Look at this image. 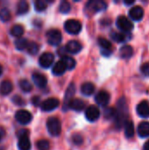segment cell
<instances>
[{"label": "cell", "mask_w": 149, "mask_h": 150, "mask_svg": "<svg viewBox=\"0 0 149 150\" xmlns=\"http://www.w3.org/2000/svg\"><path fill=\"white\" fill-rule=\"evenodd\" d=\"M128 107L126 101L124 98H120L118 102V109H117V116L115 118V126L117 128H121L125 126L127 120Z\"/></svg>", "instance_id": "6da1fadb"}, {"label": "cell", "mask_w": 149, "mask_h": 150, "mask_svg": "<svg viewBox=\"0 0 149 150\" xmlns=\"http://www.w3.org/2000/svg\"><path fill=\"white\" fill-rule=\"evenodd\" d=\"M47 128L48 133L52 136H59L61 132V121L55 117H51L47 120Z\"/></svg>", "instance_id": "7a4b0ae2"}, {"label": "cell", "mask_w": 149, "mask_h": 150, "mask_svg": "<svg viewBox=\"0 0 149 150\" xmlns=\"http://www.w3.org/2000/svg\"><path fill=\"white\" fill-rule=\"evenodd\" d=\"M64 28L66 32L69 34H78L82 30V24L76 19H68L64 24Z\"/></svg>", "instance_id": "3957f363"}, {"label": "cell", "mask_w": 149, "mask_h": 150, "mask_svg": "<svg viewBox=\"0 0 149 150\" xmlns=\"http://www.w3.org/2000/svg\"><path fill=\"white\" fill-rule=\"evenodd\" d=\"M47 42L52 46H58L62 40L61 33L57 29H51L47 32Z\"/></svg>", "instance_id": "277c9868"}, {"label": "cell", "mask_w": 149, "mask_h": 150, "mask_svg": "<svg viewBox=\"0 0 149 150\" xmlns=\"http://www.w3.org/2000/svg\"><path fill=\"white\" fill-rule=\"evenodd\" d=\"M118 28H119L123 33H129L133 28V24L125 16H119L116 21Z\"/></svg>", "instance_id": "5b68a950"}, {"label": "cell", "mask_w": 149, "mask_h": 150, "mask_svg": "<svg viewBox=\"0 0 149 150\" xmlns=\"http://www.w3.org/2000/svg\"><path fill=\"white\" fill-rule=\"evenodd\" d=\"M106 8H107V4L103 0L89 1L86 4V9L90 10V11H93V12L102 11L106 10Z\"/></svg>", "instance_id": "8992f818"}, {"label": "cell", "mask_w": 149, "mask_h": 150, "mask_svg": "<svg viewBox=\"0 0 149 150\" xmlns=\"http://www.w3.org/2000/svg\"><path fill=\"white\" fill-rule=\"evenodd\" d=\"M15 119L19 124L27 125V124H29L31 122V120L32 119V116L26 110H18L15 113Z\"/></svg>", "instance_id": "52a82bcc"}, {"label": "cell", "mask_w": 149, "mask_h": 150, "mask_svg": "<svg viewBox=\"0 0 149 150\" xmlns=\"http://www.w3.org/2000/svg\"><path fill=\"white\" fill-rule=\"evenodd\" d=\"M60 105V101L55 98H50L43 101L40 105V108L43 112H51L56 109Z\"/></svg>", "instance_id": "ba28073f"}, {"label": "cell", "mask_w": 149, "mask_h": 150, "mask_svg": "<svg viewBox=\"0 0 149 150\" xmlns=\"http://www.w3.org/2000/svg\"><path fill=\"white\" fill-rule=\"evenodd\" d=\"M100 117V111L98 109L97 106L96 105H90L86 108L85 110V118L90 121H96L97 120H98V118Z\"/></svg>", "instance_id": "9c48e42d"}, {"label": "cell", "mask_w": 149, "mask_h": 150, "mask_svg": "<svg viewBox=\"0 0 149 150\" xmlns=\"http://www.w3.org/2000/svg\"><path fill=\"white\" fill-rule=\"evenodd\" d=\"M54 56L52 53H49V52H46V53H43L40 56V59H39V63L40 65L44 68V69H47L49 68L53 63H54Z\"/></svg>", "instance_id": "30bf717a"}, {"label": "cell", "mask_w": 149, "mask_h": 150, "mask_svg": "<svg viewBox=\"0 0 149 150\" xmlns=\"http://www.w3.org/2000/svg\"><path fill=\"white\" fill-rule=\"evenodd\" d=\"M129 16H130V18L133 20H134V21H140L144 17V10L140 5L134 6V7H133L129 11Z\"/></svg>", "instance_id": "8fae6325"}, {"label": "cell", "mask_w": 149, "mask_h": 150, "mask_svg": "<svg viewBox=\"0 0 149 150\" xmlns=\"http://www.w3.org/2000/svg\"><path fill=\"white\" fill-rule=\"evenodd\" d=\"M110 98H111L110 94L107 91H99L95 97V100H96L97 104L101 105V106L107 105L109 104V102H110Z\"/></svg>", "instance_id": "7c38bea8"}, {"label": "cell", "mask_w": 149, "mask_h": 150, "mask_svg": "<svg viewBox=\"0 0 149 150\" xmlns=\"http://www.w3.org/2000/svg\"><path fill=\"white\" fill-rule=\"evenodd\" d=\"M76 92V86L74 83H70L69 86L68 87L66 93H65V98H64V107L63 110L67 111L68 107V104L69 102L73 99V96L75 95Z\"/></svg>", "instance_id": "4fadbf2b"}, {"label": "cell", "mask_w": 149, "mask_h": 150, "mask_svg": "<svg viewBox=\"0 0 149 150\" xmlns=\"http://www.w3.org/2000/svg\"><path fill=\"white\" fill-rule=\"evenodd\" d=\"M137 113L139 114V116L144 118V119H148L149 118V103L146 100L141 101L138 105H137Z\"/></svg>", "instance_id": "5bb4252c"}, {"label": "cell", "mask_w": 149, "mask_h": 150, "mask_svg": "<svg viewBox=\"0 0 149 150\" xmlns=\"http://www.w3.org/2000/svg\"><path fill=\"white\" fill-rule=\"evenodd\" d=\"M32 79L34 83V84L39 88H45L47 83V77L40 74V73H33L32 76Z\"/></svg>", "instance_id": "9a60e30c"}, {"label": "cell", "mask_w": 149, "mask_h": 150, "mask_svg": "<svg viewBox=\"0 0 149 150\" xmlns=\"http://www.w3.org/2000/svg\"><path fill=\"white\" fill-rule=\"evenodd\" d=\"M65 48H66L67 52H68L70 54H77L82 50L83 46L77 40H69L66 44Z\"/></svg>", "instance_id": "2e32d148"}, {"label": "cell", "mask_w": 149, "mask_h": 150, "mask_svg": "<svg viewBox=\"0 0 149 150\" xmlns=\"http://www.w3.org/2000/svg\"><path fill=\"white\" fill-rule=\"evenodd\" d=\"M67 69H67V66H66L65 62L62 60H60L54 65L52 72H53V74L54 76H61L66 72Z\"/></svg>", "instance_id": "e0dca14e"}, {"label": "cell", "mask_w": 149, "mask_h": 150, "mask_svg": "<svg viewBox=\"0 0 149 150\" xmlns=\"http://www.w3.org/2000/svg\"><path fill=\"white\" fill-rule=\"evenodd\" d=\"M68 108H70L76 112H81L85 108V103L82 99L73 98L68 104Z\"/></svg>", "instance_id": "ac0fdd59"}, {"label": "cell", "mask_w": 149, "mask_h": 150, "mask_svg": "<svg viewBox=\"0 0 149 150\" xmlns=\"http://www.w3.org/2000/svg\"><path fill=\"white\" fill-rule=\"evenodd\" d=\"M18 147L19 150H30L31 149V142L28 138V135H23L18 137Z\"/></svg>", "instance_id": "d6986e66"}, {"label": "cell", "mask_w": 149, "mask_h": 150, "mask_svg": "<svg viewBox=\"0 0 149 150\" xmlns=\"http://www.w3.org/2000/svg\"><path fill=\"white\" fill-rule=\"evenodd\" d=\"M12 89H13V85L9 80H4L0 83V94L3 96L10 94Z\"/></svg>", "instance_id": "ffe728a7"}, {"label": "cell", "mask_w": 149, "mask_h": 150, "mask_svg": "<svg viewBox=\"0 0 149 150\" xmlns=\"http://www.w3.org/2000/svg\"><path fill=\"white\" fill-rule=\"evenodd\" d=\"M138 134L141 138H146L149 136V122L143 121L138 127Z\"/></svg>", "instance_id": "44dd1931"}, {"label": "cell", "mask_w": 149, "mask_h": 150, "mask_svg": "<svg viewBox=\"0 0 149 150\" xmlns=\"http://www.w3.org/2000/svg\"><path fill=\"white\" fill-rule=\"evenodd\" d=\"M81 91L85 96H91L95 91V86L92 83L87 82L81 86Z\"/></svg>", "instance_id": "7402d4cb"}, {"label": "cell", "mask_w": 149, "mask_h": 150, "mask_svg": "<svg viewBox=\"0 0 149 150\" xmlns=\"http://www.w3.org/2000/svg\"><path fill=\"white\" fill-rule=\"evenodd\" d=\"M119 54L120 56L123 58V59H128L130 57L133 56V49L131 46L129 45H126V46H123L121 48H120V51H119Z\"/></svg>", "instance_id": "603a6c76"}, {"label": "cell", "mask_w": 149, "mask_h": 150, "mask_svg": "<svg viewBox=\"0 0 149 150\" xmlns=\"http://www.w3.org/2000/svg\"><path fill=\"white\" fill-rule=\"evenodd\" d=\"M111 38L114 41H116L118 43L124 42V41H126L127 40V36H126V33H118V32H115V31L111 33Z\"/></svg>", "instance_id": "cb8c5ba5"}, {"label": "cell", "mask_w": 149, "mask_h": 150, "mask_svg": "<svg viewBox=\"0 0 149 150\" xmlns=\"http://www.w3.org/2000/svg\"><path fill=\"white\" fill-rule=\"evenodd\" d=\"M125 128V134L127 138H132L134 135V126L133 123L131 120H127L124 126Z\"/></svg>", "instance_id": "d4e9b609"}, {"label": "cell", "mask_w": 149, "mask_h": 150, "mask_svg": "<svg viewBox=\"0 0 149 150\" xmlns=\"http://www.w3.org/2000/svg\"><path fill=\"white\" fill-rule=\"evenodd\" d=\"M29 10V4L26 1L22 0L20 2H18V5H17V13L19 15L25 14Z\"/></svg>", "instance_id": "484cf974"}, {"label": "cell", "mask_w": 149, "mask_h": 150, "mask_svg": "<svg viewBox=\"0 0 149 150\" xmlns=\"http://www.w3.org/2000/svg\"><path fill=\"white\" fill-rule=\"evenodd\" d=\"M24 33V27L21 25H15L11 29V34L14 37L20 38Z\"/></svg>", "instance_id": "4316f807"}, {"label": "cell", "mask_w": 149, "mask_h": 150, "mask_svg": "<svg viewBox=\"0 0 149 150\" xmlns=\"http://www.w3.org/2000/svg\"><path fill=\"white\" fill-rule=\"evenodd\" d=\"M29 42L25 38H18L15 40V47L18 50H24L27 48Z\"/></svg>", "instance_id": "83f0119b"}, {"label": "cell", "mask_w": 149, "mask_h": 150, "mask_svg": "<svg viewBox=\"0 0 149 150\" xmlns=\"http://www.w3.org/2000/svg\"><path fill=\"white\" fill-rule=\"evenodd\" d=\"M61 60L65 62V64H66V66H67V69H68V70H72V69L76 67V60H75L73 57H71V56L66 55V56L62 57Z\"/></svg>", "instance_id": "f1b7e54d"}, {"label": "cell", "mask_w": 149, "mask_h": 150, "mask_svg": "<svg viewBox=\"0 0 149 150\" xmlns=\"http://www.w3.org/2000/svg\"><path fill=\"white\" fill-rule=\"evenodd\" d=\"M18 84H19L20 89H21L23 91H25V92H30V91L32 90V85L31 83H30L28 80H26V79H22V80H20L19 83H18Z\"/></svg>", "instance_id": "f546056e"}, {"label": "cell", "mask_w": 149, "mask_h": 150, "mask_svg": "<svg viewBox=\"0 0 149 150\" xmlns=\"http://www.w3.org/2000/svg\"><path fill=\"white\" fill-rule=\"evenodd\" d=\"M117 116V109L113 107H108L105 110V118L107 120H115Z\"/></svg>", "instance_id": "4dcf8cb0"}, {"label": "cell", "mask_w": 149, "mask_h": 150, "mask_svg": "<svg viewBox=\"0 0 149 150\" xmlns=\"http://www.w3.org/2000/svg\"><path fill=\"white\" fill-rule=\"evenodd\" d=\"M98 44L103 48V50H111L112 47V43L105 38H99L98 39Z\"/></svg>", "instance_id": "1f68e13d"}, {"label": "cell", "mask_w": 149, "mask_h": 150, "mask_svg": "<svg viewBox=\"0 0 149 150\" xmlns=\"http://www.w3.org/2000/svg\"><path fill=\"white\" fill-rule=\"evenodd\" d=\"M47 4L43 0H37L34 2V8L37 11H43L47 9Z\"/></svg>", "instance_id": "d6a6232c"}, {"label": "cell", "mask_w": 149, "mask_h": 150, "mask_svg": "<svg viewBox=\"0 0 149 150\" xmlns=\"http://www.w3.org/2000/svg\"><path fill=\"white\" fill-rule=\"evenodd\" d=\"M71 10V5L68 2V1H61V3L60 4V6H59V11L61 12V13H68Z\"/></svg>", "instance_id": "836d02e7"}, {"label": "cell", "mask_w": 149, "mask_h": 150, "mask_svg": "<svg viewBox=\"0 0 149 150\" xmlns=\"http://www.w3.org/2000/svg\"><path fill=\"white\" fill-rule=\"evenodd\" d=\"M26 49H27V51H28L29 54H36L38 53V51H39V45L36 42H33V41L29 42Z\"/></svg>", "instance_id": "e575fe53"}, {"label": "cell", "mask_w": 149, "mask_h": 150, "mask_svg": "<svg viewBox=\"0 0 149 150\" xmlns=\"http://www.w3.org/2000/svg\"><path fill=\"white\" fill-rule=\"evenodd\" d=\"M11 18V12L8 9L3 8L0 11V19L4 22H7Z\"/></svg>", "instance_id": "d590c367"}, {"label": "cell", "mask_w": 149, "mask_h": 150, "mask_svg": "<svg viewBox=\"0 0 149 150\" xmlns=\"http://www.w3.org/2000/svg\"><path fill=\"white\" fill-rule=\"evenodd\" d=\"M36 147L38 150H49L50 144L47 140H40L36 143Z\"/></svg>", "instance_id": "8d00e7d4"}, {"label": "cell", "mask_w": 149, "mask_h": 150, "mask_svg": "<svg viewBox=\"0 0 149 150\" xmlns=\"http://www.w3.org/2000/svg\"><path fill=\"white\" fill-rule=\"evenodd\" d=\"M72 142L75 145H81L83 142V138L79 134H75L72 135Z\"/></svg>", "instance_id": "74e56055"}, {"label": "cell", "mask_w": 149, "mask_h": 150, "mask_svg": "<svg viewBox=\"0 0 149 150\" xmlns=\"http://www.w3.org/2000/svg\"><path fill=\"white\" fill-rule=\"evenodd\" d=\"M12 102L15 104V105H19V106H22V105H24L25 104V102L23 100V98H21V97H19V96H14L13 98H12Z\"/></svg>", "instance_id": "f35d334b"}, {"label": "cell", "mask_w": 149, "mask_h": 150, "mask_svg": "<svg viewBox=\"0 0 149 150\" xmlns=\"http://www.w3.org/2000/svg\"><path fill=\"white\" fill-rule=\"evenodd\" d=\"M141 71L144 76H149V62H145L141 67Z\"/></svg>", "instance_id": "ab89813d"}, {"label": "cell", "mask_w": 149, "mask_h": 150, "mask_svg": "<svg viewBox=\"0 0 149 150\" xmlns=\"http://www.w3.org/2000/svg\"><path fill=\"white\" fill-rule=\"evenodd\" d=\"M32 103L33 104V105H35V106H39L40 105V97H33L32 98ZM41 105V104H40Z\"/></svg>", "instance_id": "60d3db41"}, {"label": "cell", "mask_w": 149, "mask_h": 150, "mask_svg": "<svg viewBox=\"0 0 149 150\" xmlns=\"http://www.w3.org/2000/svg\"><path fill=\"white\" fill-rule=\"evenodd\" d=\"M102 54L105 55V56H109L111 54H112V50H103L102 49Z\"/></svg>", "instance_id": "b9f144b4"}, {"label": "cell", "mask_w": 149, "mask_h": 150, "mask_svg": "<svg viewBox=\"0 0 149 150\" xmlns=\"http://www.w3.org/2000/svg\"><path fill=\"white\" fill-rule=\"evenodd\" d=\"M143 149L144 150H149V141H148L145 144H144V147H143Z\"/></svg>", "instance_id": "7bdbcfd3"}, {"label": "cell", "mask_w": 149, "mask_h": 150, "mask_svg": "<svg viewBox=\"0 0 149 150\" xmlns=\"http://www.w3.org/2000/svg\"><path fill=\"white\" fill-rule=\"evenodd\" d=\"M124 3L126 5H131V4H134V1H125Z\"/></svg>", "instance_id": "ee69618b"}, {"label": "cell", "mask_w": 149, "mask_h": 150, "mask_svg": "<svg viewBox=\"0 0 149 150\" xmlns=\"http://www.w3.org/2000/svg\"><path fill=\"white\" fill-rule=\"evenodd\" d=\"M2 73H3V67H2V65L0 64V76L2 75Z\"/></svg>", "instance_id": "f6af8a7d"}, {"label": "cell", "mask_w": 149, "mask_h": 150, "mask_svg": "<svg viewBox=\"0 0 149 150\" xmlns=\"http://www.w3.org/2000/svg\"><path fill=\"white\" fill-rule=\"evenodd\" d=\"M1 137H2V136H1V134H0V141H1Z\"/></svg>", "instance_id": "bcb514c9"}]
</instances>
